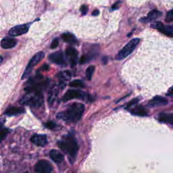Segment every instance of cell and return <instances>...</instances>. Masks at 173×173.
Wrapping results in <instances>:
<instances>
[{
    "label": "cell",
    "mask_w": 173,
    "mask_h": 173,
    "mask_svg": "<svg viewBox=\"0 0 173 173\" xmlns=\"http://www.w3.org/2000/svg\"><path fill=\"white\" fill-rule=\"evenodd\" d=\"M84 110L82 103H73L68 108L57 114V118L66 122H76L81 118Z\"/></svg>",
    "instance_id": "6da1fadb"
},
{
    "label": "cell",
    "mask_w": 173,
    "mask_h": 173,
    "mask_svg": "<svg viewBox=\"0 0 173 173\" xmlns=\"http://www.w3.org/2000/svg\"><path fill=\"white\" fill-rule=\"evenodd\" d=\"M58 147L72 158H75L77 154L79 145L75 137L72 134L64 137L58 143Z\"/></svg>",
    "instance_id": "7a4b0ae2"
},
{
    "label": "cell",
    "mask_w": 173,
    "mask_h": 173,
    "mask_svg": "<svg viewBox=\"0 0 173 173\" xmlns=\"http://www.w3.org/2000/svg\"><path fill=\"white\" fill-rule=\"evenodd\" d=\"M22 105L29 106L33 107H39L43 104V97L42 93L30 92L25 95L21 100Z\"/></svg>",
    "instance_id": "3957f363"
},
{
    "label": "cell",
    "mask_w": 173,
    "mask_h": 173,
    "mask_svg": "<svg viewBox=\"0 0 173 173\" xmlns=\"http://www.w3.org/2000/svg\"><path fill=\"white\" fill-rule=\"evenodd\" d=\"M139 41L140 39L139 38H134V39L129 41V43L118 53V54L116 56V59L117 60H121L129 56L130 53L134 51V49H135L138 43H139Z\"/></svg>",
    "instance_id": "277c9868"
},
{
    "label": "cell",
    "mask_w": 173,
    "mask_h": 173,
    "mask_svg": "<svg viewBox=\"0 0 173 173\" xmlns=\"http://www.w3.org/2000/svg\"><path fill=\"white\" fill-rule=\"evenodd\" d=\"M44 57L45 53L43 52H39L36 53V54L32 57L31 60H30L27 66H26L24 73H23L22 76V80L28 77L29 75L30 74V72H32L33 68L37 64H39L40 61L44 58Z\"/></svg>",
    "instance_id": "5b68a950"
},
{
    "label": "cell",
    "mask_w": 173,
    "mask_h": 173,
    "mask_svg": "<svg viewBox=\"0 0 173 173\" xmlns=\"http://www.w3.org/2000/svg\"><path fill=\"white\" fill-rule=\"evenodd\" d=\"M49 80L45 79L43 80H40L33 85L27 86L25 88V91H27V93H30V92H36V93H41V91L46 89L49 86Z\"/></svg>",
    "instance_id": "8992f818"
},
{
    "label": "cell",
    "mask_w": 173,
    "mask_h": 173,
    "mask_svg": "<svg viewBox=\"0 0 173 173\" xmlns=\"http://www.w3.org/2000/svg\"><path fill=\"white\" fill-rule=\"evenodd\" d=\"M52 170L51 164L45 160H39L34 166V171L37 173H51Z\"/></svg>",
    "instance_id": "52a82bcc"
},
{
    "label": "cell",
    "mask_w": 173,
    "mask_h": 173,
    "mask_svg": "<svg viewBox=\"0 0 173 173\" xmlns=\"http://www.w3.org/2000/svg\"><path fill=\"white\" fill-rule=\"evenodd\" d=\"M86 97V94L83 91L80 90H68L63 96L62 100L64 102H68L73 99H84Z\"/></svg>",
    "instance_id": "ba28073f"
},
{
    "label": "cell",
    "mask_w": 173,
    "mask_h": 173,
    "mask_svg": "<svg viewBox=\"0 0 173 173\" xmlns=\"http://www.w3.org/2000/svg\"><path fill=\"white\" fill-rule=\"evenodd\" d=\"M29 29V25H21L16 26L14 27H12L9 31L10 35L13 37H17L22 35L23 34H25L28 32Z\"/></svg>",
    "instance_id": "9c48e42d"
},
{
    "label": "cell",
    "mask_w": 173,
    "mask_h": 173,
    "mask_svg": "<svg viewBox=\"0 0 173 173\" xmlns=\"http://www.w3.org/2000/svg\"><path fill=\"white\" fill-rule=\"evenodd\" d=\"M66 57L72 66H75L77 62L78 52L73 48H68L66 50Z\"/></svg>",
    "instance_id": "30bf717a"
},
{
    "label": "cell",
    "mask_w": 173,
    "mask_h": 173,
    "mask_svg": "<svg viewBox=\"0 0 173 173\" xmlns=\"http://www.w3.org/2000/svg\"><path fill=\"white\" fill-rule=\"evenodd\" d=\"M49 60L52 61L53 63H55L57 65L66 64L63 53L61 51L56 52L54 53H51V54L49 56Z\"/></svg>",
    "instance_id": "8fae6325"
},
{
    "label": "cell",
    "mask_w": 173,
    "mask_h": 173,
    "mask_svg": "<svg viewBox=\"0 0 173 173\" xmlns=\"http://www.w3.org/2000/svg\"><path fill=\"white\" fill-rule=\"evenodd\" d=\"M98 49L97 46H95L94 48H92L91 50L88 52L86 54L83 55L80 59V64H84L88 62L90 60L94 59L95 57L98 56Z\"/></svg>",
    "instance_id": "7c38bea8"
},
{
    "label": "cell",
    "mask_w": 173,
    "mask_h": 173,
    "mask_svg": "<svg viewBox=\"0 0 173 173\" xmlns=\"http://www.w3.org/2000/svg\"><path fill=\"white\" fill-rule=\"evenodd\" d=\"M168 103V101L166 98L161 97V96H156L153 98L152 100H150L148 103V106L152 107H160L166 106Z\"/></svg>",
    "instance_id": "4fadbf2b"
},
{
    "label": "cell",
    "mask_w": 173,
    "mask_h": 173,
    "mask_svg": "<svg viewBox=\"0 0 173 173\" xmlns=\"http://www.w3.org/2000/svg\"><path fill=\"white\" fill-rule=\"evenodd\" d=\"M30 141L33 143L40 147H43L48 144V138L45 134H34L31 137Z\"/></svg>",
    "instance_id": "5bb4252c"
},
{
    "label": "cell",
    "mask_w": 173,
    "mask_h": 173,
    "mask_svg": "<svg viewBox=\"0 0 173 173\" xmlns=\"http://www.w3.org/2000/svg\"><path fill=\"white\" fill-rule=\"evenodd\" d=\"M59 91V87L57 85H53L50 89H49V95H48V104L49 106H52L54 103L56 98L57 97Z\"/></svg>",
    "instance_id": "9a60e30c"
},
{
    "label": "cell",
    "mask_w": 173,
    "mask_h": 173,
    "mask_svg": "<svg viewBox=\"0 0 173 173\" xmlns=\"http://www.w3.org/2000/svg\"><path fill=\"white\" fill-rule=\"evenodd\" d=\"M162 15V13L161 11L156 10H153L152 11H151L148 15V16L144 18H141L140 21L143 22H152L156 20L157 18H160L161 16Z\"/></svg>",
    "instance_id": "2e32d148"
},
{
    "label": "cell",
    "mask_w": 173,
    "mask_h": 173,
    "mask_svg": "<svg viewBox=\"0 0 173 173\" xmlns=\"http://www.w3.org/2000/svg\"><path fill=\"white\" fill-rule=\"evenodd\" d=\"M17 41L13 38L5 37L1 41V46L3 49H11L15 47Z\"/></svg>",
    "instance_id": "e0dca14e"
},
{
    "label": "cell",
    "mask_w": 173,
    "mask_h": 173,
    "mask_svg": "<svg viewBox=\"0 0 173 173\" xmlns=\"http://www.w3.org/2000/svg\"><path fill=\"white\" fill-rule=\"evenodd\" d=\"M49 156H50L51 159L54 161L56 163H61L64 160V156L63 154L58 152L56 149H52L49 153Z\"/></svg>",
    "instance_id": "ac0fdd59"
},
{
    "label": "cell",
    "mask_w": 173,
    "mask_h": 173,
    "mask_svg": "<svg viewBox=\"0 0 173 173\" xmlns=\"http://www.w3.org/2000/svg\"><path fill=\"white\" fill-rule=\"evenodd\" d=\"M25 112V110L21 107H10L7 108L6 112L5 114L7 116H16V115L22 114Z\"/></svg>",
    "instance_id": "d6986e66"
},
{
    "label": "cell",
    "mask_w": 173,
    "mask_h": 173,
    "mask_svg": "<svg viewBox=\"0 0 173 173\" xmlns=\"http://www.w3.org/2000/svg\"><path fill=\"white\" fill-rule=\"evenodd\" d=\"M159 120L160 122L169 123L173 125V114L172 113H161L159 116Z\"/></svg>",
    "instance_id": "ffe728a7"
},
{
    "label": "cell",
    "mask_w": 173,
    "mask_h": 173,
    "mask_svg": "<svg viewBox=\"0 0 173 173\" xmlns=\"http://www.w3.org/2000/svg\"><path fill=\"white\" fill-rule=\"evenodd\" d=\"M6 122L5 118L0 119V142L5 139V137L9 133V130L4 127V124Z\"/></svg>",
    "instance_id": "44dd1931"
},
{
    "label": "cell",
    "mask_w": 173,
    "mask_h": 173,
    "mask_svg": "<svg viewBox=\"0 0 173 173\" xmlns=\"http://www.w3.org/2000/svg\"><path fill=\"white\" fill-rule=\"evenodd\" d=\"M57 77L60 80V83H66L67 80L71 79V73L69 71H64L58 73L57 75Z\"/></svg>",
    "instance_id": "7402d4cb"
},
{
    "label": "cell",
    "mask_w": 173,
    "mask_h": 173,
    "mask_svg": "<svg viewBox=\"0 0 173 173\" xmlns=\"http://www.w3.org/2000/svg\"><path fill=\"white\" fill-rule=\"evenodd\" d=\"M61 38H62L64 41L66 42V43L69 44L74 45L77 43V40H76V37H75V35H73V34L71 33H64L62 35H61Z\"/></svg>",
    "instance_id": "603a6c76"
},
{
    "label": "cell",
    "mask_w": 173,
    "mask_h": 173,
    "mask_svg": "<svg viewBox=\"0 0 173 173\" xmlns=\"http://www.w3.org/2000/svg\"><path fill=\"white\" fill-rule=\"evenodd\" d=\"M131 113L136 116H145L148 115V111L142 106H138L131 110Z\"/></svg>",
    "instance_id": "cb8c5ba5"
},
{
    "label": "cell",
    "mask_w": 173,
    "mask_h": 173,
    "mask_svg": "<svg viewBox=\"0 0 173 173\" xmlns=\"http://www.w3.org/2000/svg\"><path fill=\"white\" fill-rule=\"evenodd\" d=\"M161 32L165 34H166V35L168 37H172V34H173L172 26H164V28L162 29V30H161Z\"/></svg>",
    "instance_id": "d4e9b609"
},
{
    "label": "cell",
    "mask_w": 173,
    "mask_h": 173,
    "mask_svg": "<svg viewBox=\"0 0 173 173\" xmlns=\"http://www.w3.org/2000/svg\"><path fill=\"white\" fill-rule=\"evenodd\" d=\"M69 85L71 87H80V88H84V83L80 80H74L72 82L69 83Z\"/></svg>",
    "instance_id": "484cf974"
},
{
    "label": "cell",
    "mask_w": 173,
    "mask_h": 173,
    "mask_svg": "<svg viewBox=\"0 0 173 173\" xmlns=\"http://www.w3.org/2000/svg\"><path fill=\"white\" fill-rule=\"evenodd\" d=\"M95 71V66H90L87 68L86 70V77L88 80H91L92 79V76H93Z\"/></svg>",
    "instance_id": "4316f807"
},
{
    "label": "cell",
    "mask_w": 173,
    "mask_h": 173,
    "mask_svg": "<svg viewBox=\"0 0 173 173\" xmlns=\"http://www.w3.org/2000/svg\"><path fill=\"white\" fill-rule=\"evenodd\" d=\"M164 25L162 24V22H153V24H152L151 27L153 28V29H155L158 30H160V31H161V30H162V29L164 28Z\"/></svg>",
    "instance_id": "83f0119b"
},
{
    "label": "cell",
    "mask_w": 173,
    "mask_h": 173,
    "mask_svg": "<svg viewBox=\"0 0 173 173\" xmlns=\"http://www.w3.org/2000/svg\"><path fill=\"white\" fill-rule=\"evenodd\" d=\"M173 20V10H171L168 11L166 17V22H171Z\"/></svg>",
    "instance_id": "f1b7e54d"
},
{
    "label": "cell",
    "mask_w": 173,
    "mask_h": 173,
    "mask_svg": "<svg viewBox=\"0 0 173 173\" xmlns=\"http://www.w3.org/2000/svg\"><path fill=\"white\" fill-rule=\"evenodd\" d=\"M45 125L46 127L49 129H54L56 127V124L55 122H53L52 121L48 122L47 123H45Z\"/></svg>",
    "instance_id": "f546056e"
},
{
    "label": "cell",
    "mask_w": 173,
    "mask_h": 173,
    "mask_svg": "<svg viewBox=\"0 0 173 173\" xmlns=\"http://www.w3.org/2000/svg\"><path fill=\"white\" fill-rule=\"evenodd\" d=\"M59 45V41L57 39H55L52 41V43L51 44V48L52 49H55L56 48L57 46Z\"/></svg>",
    "instance_id": "4dcf8cb0"
},
{
    "label": "cell",
    "mask_w": 173,
    "mask_h": 173,
    "mask_svg": "<svg viewBox=\"0 0 173 173\" xmlns=\"http://www.w3.org/2000/svg\"><path fill=\"white\" fill-rule=\"evenodd\" d=\"M80 11H81V13L83 15L87 14L88 11V6L86 5H83L80 7Z\"/></svg>",
    "instance_id": "1f68e13d"
},
{
    "label": "cell",
    "mask_w": 173,
    "mask_h": 173,
    "mask_svg": "<svg viewBox=\"0 0 173 173\" xmlns=\"http://www.w3.org/2000/svg\"><path fill=\"white\" fill-rule=\"evenodd\" d=\"M139 99H138V98L133 99L132 101H130V102L128 103V105H127V108H129V107H130V106H132L133 105L136 104V103H137L138 102H139Z\"/></svg>",
    "instance_id": "d6a6232c"
},
{
    "label": "cell",
    "mask_w": 173,
    "mask_h": 173,
    "mask_svg": "<svg viewBox=\"0 0 173 173\" xmlns=\"http://www.w3.org/2000/svg\"><path fill=\"white\" fill-rule=\"evenodd\" d=\"M121 3V2H117L114 3V4L112 6V10H116L117 8H118V7H119V5H120Z\"/></svg>",
    "instance_id": "836d02e7"
},
{
    "label": "cell",
    "mask_w": 173,
    "mask_h": 173,
    "mask_svg": "<svg viewBox=\"0 0 173 173\" xmlns=\"http://www.w3.org/2000/svg\"><path fill=\"white\" fill-rule=\"evenodd\" d=\"M166 95H169V96H172V87H171L170 89H169V91H168V92Z\"/></svg>",
    "instance_id": "e575fe53"
},
{
    "label": "cell",
    "mask_w": 173,
    "mask_h": 173,
    "mask_svg": "<svg viewBox=\"0 0 173 173\" xmlns=\"http://www.w3.org/2000/svg\"><path fill=\"white\" fill-rule=\"evenodd\" d=\"M99 10H94L93 11V13H92V15H93V16H98V15L99 14Z\"/></svg>",
    "instance_id": "d590c367"
},
{
    "label": "cell",
    "mask_w": 173,
    "mask_h": 173,
    "mask_svg": "<svg viewBox=\"0 0 173 173\" xmlns=\"http://www.w3.org/2000/svg\"><path fill=\"white\" fill-rule=\"evenodd\" d=\"M42 68L43 69V70H45V71H47V70H48V68H49V66H48L47 64H45L44 66L42 67Z\"/></svg>",
    "instance_id": "8d00e7d4"
},
{
    "label": "cell",
    "mask_w": 173,
    "mask_h": 173,
    "mask_svg": "<svg viewBox=\"0 0 173 173\" xmlns=\"http://www.w3.org/2000/svg\"><path fill=\"white\" fill-rule=\"evenodd\" d=\"M3 60V58H2V56H0V64L2 63V61Z\"/></svg>",
    "instance_id": "74e56055"
}]
</instances>
